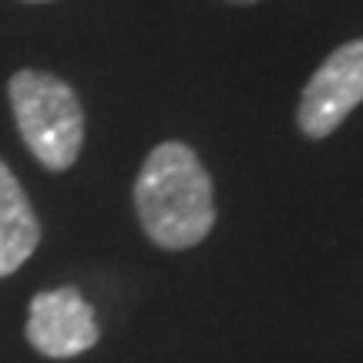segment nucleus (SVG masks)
<instances>
[{"instance_id": "nucleus-1", "label": "nucleus", "mask_w": 363, "mask_h": 363, "mask_svg": "<svg viewBox=\"0 0 363 363\" xmlns=\"http://www.w3.org/2000/svg\"><path fill=\"white\" fill-rule=\"evenodd\" d=\"M135 212L155 246L182 252L199 246L216 225L212 179L185 142H162L135 179Z\"/></svg>"}, {"instance_id": "nucleus-2", "label": "nucleus", "mask_w": 363, "mask_h": 363, "mask_svg": "<svg viewBox=\"0 0 363 363\" xmlns=\"http://www.w3.org/2000/svg\"><path fill=\"white\" fill-rule=\"evenodd\" d=\"M7 98L27 152L48 172H67L84 145V108L78 91L48 71L24 67L7 81Z\"/></svg>"}, {"instance_id": "nucleus-3", "label": "nucleus", "mask_w": 363, "mask_h": 363, "mask_svg": "<svg viewBox=\"0 0 363 363\" xmlns=\"http://www.w3.org/2000/svg\"><path fill=\"white\" fill-rule=\"evenodd\" d=\"M363 104V38L340 44L303 88L299 98V131L306 138H326Z\"/></svg>"}, {"instance_id": "nucleus-4", "label": "nucleus", "mask_w": 363, "mask_h": 363, "mask_svg": "<svg viewBox=\"0 0 363 363\" xmlns=\"http://www.w3.org/2000/svg\"><path fill=\"white\" fill-rule=\"evenodd\" d=\"M24 333H27V343L40 357H51V360L81 357L101 337L91 303L81 296L74 286L44 289V293H38L30 299Z\"/></svg>"}, {"instance_id": "nucleus-5", "label": "nucleus", "mask_w": 363, "mask_h": 363, "mask_svg": "<svg viewBox=\"0 0 363 363\" xmlns=\"http://www.w3.org/2000/svg\"><path fill=\"white\" fill-rule=\"evenodd\" d=\"M40 246V222L21 182L0 158V279L24 266Z\"/></svg>"}, {"instance_id": "nucleus-6", "label": "nucleus", "mask_w": 363, "mask_h": 363, "mask_svg": "<svg viewBox=\"0 0 363 363\" xmlns=\"http://www.w3.org/2000/svg\"><path fill=\"white\" fill-rule=\"evenodd\" d=\"M24 4H51V0H24Z\"/></svg>"}, {"instance_id": "nucleus-7", "label": "nucleus", "mask_w": 363, "mask_h": 363, "mask_svg": "<svg viewBox=\"0 0 363 363\" xmlns=\"http://www.w3.org/2000/svg\"><path fill=\"white\" fill-rule=\"evenodd\" d=\"M229 4H256V0H229Z\"/></svg>"}]
</instances>
